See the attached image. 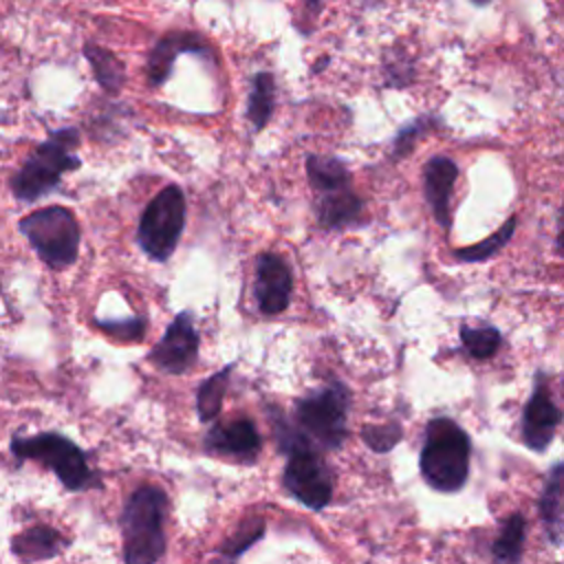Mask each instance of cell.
Masks as SVG:
<instances>
[{"mask_svg":"<svg viewBox=\"0 0 564 564\" xmlns=\"http://www.w3.org/2000/svg\"><path fill=\"white\" fill-rule=\"evenodd\" d=\"M86 62L93 68V77L99 84V88L108 95H119L126 82V66L123 62L108 48L95 44V42H86L82 48Z\"/></svg>","mask_w":564,"mask_h":564,"instance_id":"obj_18","label":"cell"},{"mask_svg":"<svg viewBox=\"0 0 564 564\" xmlns=\"http://www.w3.org/2000/svg\"><path fill=\"white\" fill-rule=\"evenodd\" d=\"M18 229L51 269L59 271L77 260L82 229L73 209L64 205L35 209L20 218Z\"/></svg>","mask_w":564,"mask_h":564,"instance_id":"obj_4","label":"cell"},{"mask_svg":"<svg viewBox=\"0 0 564 564\" xmlns=\"http://www.w3.org/2000/svg\"><path fill=\"white\" fill-rule=\"evenodd\" d=\"M205 449L242 463H253L260 452V434L249 419H236L212 427L205 436Z\"/></svg>","mask_w":564,"mask_h":564,"instance_id":"obj_12","label":"cell"},{"mask_svg":"<svg viewBox=\"0 0 564 564\" xmlns=\"http://www.w3.org/2000/svg\"><path fill=\"white\" fill-rule=\"evenodd\" d=\"M11 452L22 460H37L70 491L97 487V476L88 467L84 452L68 438L55 432H42L29 438H11Z\"/></svg>","mask_w":564,"mask_h":564,"instance_id":"obj_5","label":"cell"},{"mask_svg":"<svg viewBox=\"0 0 564 564\" xmlns=\"http://www.w3.org/2000/svg\"><path fill=\"white\" fill-rule=\"evenodd\" d=\"M469 436L452 419H432L421 449V476L436 491H458L469 476Z\"/></svg>","mask_w":564,"mask_h":564,"instance_id":"obj_3","label":"cell"},{"mask_svg":"<svg viewBox=\"0 0 564 564\" xmlns=\"http://www.w3.org/2000/svg\"><path fill=\"white\" fill-rule=\"evenodd\" d=\"M361 209H364V200L357 194H352L350 187H346V189L322 194V200L317 205V218H319V225L326 229H341L359 223Z\"/></svg>","mask_w":564,"mask_h":564,"instance_id":"obj_17","label":"cell"},{"mask_svg":"<svg viewBox=\"0 0 564 564\" xmlns=\"http://www.w3.org/2000/svg\"><path fill=\"white\" fill-rule=\"evenodd\" d=\"M306 176H308V183L322 194L350 187V174H348L346 165L335 156L308 154L306 156Z\"/></svg>","mask_w":564,"mask_h":564,"instance_id":"obj_19","label":"cell"},{"mask_svg":"<svg viewBox=\"0 0 564 564\" xmlns=\"http://www.w3.org/2000/svg\"><path fill=\"white\" fill-rule=\"evenodd\" d=\"M185 227V194L178 185H165L143 209L137 227V242L154 262H165Z\"/></svg>","mask_w":564,"mask_h":564,"instance_id":"obj_6","label":"cell"},{"mask_svg":"<svg viewBox=\"0 0 564 564\" xmlns=\"http://www.w3.org/2000/svg\"><path fill=\"white\" fill-rule=\"evenodd\" d=\"M207 44L196 35V33H167L163 35L150 51L148 64H145V75L148 84L152 88H159L167 82L172 75L174 62L181 53H196V55H207Z\"/></svg>","mask_w":564,"mask_h":564,"instance_id":"obj_13","label":"cell"},{"mask_svg":"<svg viewBox=\"0 0 564 564\" xmlns=\"http://www.w3.org/2000/svg\"><path fill=\"white\" fill-rule=\"evenodd\" d=\"M167 496L161 487L141 485L121 511L126 564H156L165 553Z\"/></svg>","mask_w":564,"mask_h":564,"instance_id":"obj_2","label":"cell"},{"mask_svg":"<svg viewBox=\"0 0 564 564\" xmlns=\"http://www.w3.org/2000/svg\"><path fill=\"white\" fill-rule=\"evenodd\" d=\"M196 357H198V333L187 311L178 313L170 322L165 335L148 355V359L167 375L187 372L196 364Z\"/></svg>","mask_w":564,"mask_h":564,"instance_id":"obj_9","label":"cell"},{"mask_svg":"<svg viewBox=\"0 0 564 564\" xmlns=\"http://www.w3.org/2000/svg\"><path fill=\"white\" fill-rule=\"evenodd\" d=\"M82 134L75 126L51 130L11 176V192L20 203H35L51 194L66 172L82 167L77 154Z\"/></svg>","mask_w":564,"mask_h":564,"instance_id":"obj_1","label":"cell"},{"mask_svg":"<svg viewBox=\"0 0 564 564\" xmlns=\"http://www.w3.org/2000/svg\"><path fill=\"white\" fill-rule=\"evenodd\" d=\"M286 489L308 509H324L333 498V478L326 463L313 447L289 454L284 467Z\"/></svg>","mask_w":564,"mask_h":564,"instance_id":"obj_8","label":"cell"},{"mask_svg":"<svg viewBox=\"0 0 564 564\" xmlns=\"http://www.w3.org/2000/svg\"><path fill=\"white\" fill-rule=\"evenodd\" d=\"M70 544L68 538H64L57 529L35 524L11 540V551L24 562H35V560H48L59 555L66 546Z\"/></svg>","mask_w":564,"mask_h":564,"instance_id":"obj_15","label":"cell"},{"mask_svg":"<svg viewBox=\"0 0 564 564\" xmlns=\"http://www.w3.org/2000/svg\"><path fill=\"white\" fill-rule=\"evenodd\" d=\"M476 2H489V0H476Z\"/></svg>","mask_w":564,"mask_h":564,"instance_id":"obj_30","label":"cell"},{"mask_svg":"<svg viewBox=\"0 0 564 564\" xmlns=\"http://www.w3.org/2000/svg\"><path fill=\"white\" fill-rule=\"evenodd\" d=\"M101 328L110 335H115L117 339H126V341H137L143 337V322L141 319H130V322H99Z\"/></svg>","mask_w":564,"mask_h":564,"instance_id":"obj_27","label":"cell"},{"mask_svg":"<svg viewBox=\"0 0 564 564\" xmlns=\"http://www.w3.org/2000/svg\"><path fill=\"white\" fill-rule=\"evenodd\" d=\"M306 2H308L313 9H317V4H319V0H306Z\"/></svg>","mask_w":564,"mask_h":564,"instance_id":"obj_29","label":"cell"},{"mask_svg":"<svg viewBox=\"0 0 564 564\" xmlns=\"http://www.w3.org/2000/svg\"><path fill=\"white\" fill-rule=\"evenodd\" d=\"M458 176V165L449 156H432L423 167V189L427 205L441 227H449V196Z\"/></svg>","mask_w":564,"mask_h":564,"instance_id":"obj_14","label":"cell"},{"mask_svg":"<svg viewBox=\"0 0 564 564\" xmlns=\"http://www.w3.org/2000/svg\"><path fill=\"white\" fill-rule=\"evenodd\" d=\"M540 516L553 542H562L564 538V463L555 465L542 487L538 500Z\"/></svg>","mask_w":564,"mask_h":564,"instance_id":"obj_16","label":"cell"},{"mask_svg":"<svg viewBox=\"0 0 564 564\" xmlns=\"http://www.w3.org/2000/svg\"><path fill=\"white\" fill-rule=\"evenodd\" d=\"M460 341L474 359H489L498 352L502 344V335L494 326H480V328L460 326Z\"/></svg>","mask_w":564,"mask_h":564,"instance_id":"obj_24","label":"cell"},{"mask_svg":"<svg viewBox=\"0 0 564 564\" xmlns=\"http://www.w3.org/2000/svg\"><path fill=\"white\" fill-rule=\"evenodd\" d=\"M234 370V364L225 366L223 370L214 372L212 377H207L200 386H198V392H196V412H198V419L200 421H212L218 416L220 408H223V397L227 392V386H229V375Z\"/></svg>","mask_w":564,"mask_h":564,"instance_id":"obj_22","label":"cell"},{"mask_svg":"<svg viewBox=\"0 0 564 564\" xmlns=\"http://www.w3.org/2000/svg\"><path fill=\"white\" fill-rule=\"evenodd\" d=\"M264 533V522L260 518H251L247 522L240 524V529L227 538V542L220 546V553L227 557H238L240 553H245L251 544H256Z\"/></svg>","mask_w":564,"mask_h":564,"instance_id":"obj_25","label":"cell"},{"mask_svg":"<svg viewBox=\"0 0 564 564\" xmlns=\"http://www.w3.org/2000/svg\"><path fill=\"white\" fill-rule=\"evenodd\" d=\"M555 249H557V253L564 258V207L560 209V216H557V236H555Z\"/></svg>","mask_w":564,"mask_h":564,"instance_id":"obj_28","label":"cell"},{"mask_svg":"<svg viewBox=\"0 0 564 564\" xmlns=\"http://www.w3.org/2000/svg\"><path fill=\"white\" fill-rule=\"evenodd\" d=\"M293 275L278 253H260L256 260L253 295L264 315L282 313L291 302Z\"/></svg>","mask_w":564,"mask_h":564,"instance_id":"obj_11","label":"cell"},{"mask_svg":"<svg viewBox=\"0 0 564 564\" xmlns=\"http://www.w3.org/2000/svg\"><path fill=\"white\" fill-rule=\"evenodd\" d=\"M524 533H527V520L520 513H511L502 527L500 533L491 546L496 564H518L524 549Z\"/></svg>","mask_w":564,"mask_h":564,"instance_id":"obj_20","label":"cell"},{"mask_svg":"<svg viewBox=\"0 0 564 564\" xmlns=\"http://www.w3.org/2000/svg\"><path fill=\"white\" fill-rule=\"evenodd\" d=\"M273 99H275V82L269 73H258L251 79V90L247 99V119L253 126V130H262L273 112Z\"/></svg>","mask_w":564,"mask_h":564,"instance_id":"obj_21","label":"cell"},{"mask_svg":"<svg viewBox=\"0 0 564 564\" xmlns=\"http://www.w3.org/2000/svg\"><path fill=\"white\" fill-rule=\"evenodd\" d=\"M513 229H516V216H511L498 231H494L489 238L476 242V245H469V247H463L456 251V258L463 260V262H482V260H489L494 258L507 242L509 238L513 236Z\"/></svg>","mask_w":564,"mask_h":564,"instance_id":"obj_23","label":"cell"},{"mask_svg":"<svg viewBox=\"0 0 564 564\" xmlns=\"http://www.w3.org/2000/svg\"><path fill=\"white\" fill-rule=\"evenodd\" d=\"M560 421H562V412L553 403L544 377L538 375L535 383H533L531 399L527 401L524 414H522V441H524V445L533 452H544L551 445Z\"/></svg>","mask_w":564,"mask_h":564,"instance_id":"obj_10","label":"cell"},{"mask_svg":"<svg viewBox=\"0 0 564 564\" xmlns=\"http://www.w3.org/2000/svg\"><path fill=\"white\" fill-rule=\"evenodd\" d=\"M361 438L368 447L375 452H390L401 441V425L388 423V425H368L361 432Z\"/></svg>","mask_w":564,"mask_h":564,"instance_id":"obj_26","label":"cell"},{"mask_svg":"<svg viewBox=\"0 0 564 564\" xmlns=\"http://www.w3.org/2000/svg\"><path fill=\"white\" fill-rule=\"evenodd\" d=\"M348 394L341 383L324 386L295 403V419L304 434L326 449L341 445L346 436Z\"/></svg>","mask_w":564,"mask_h":564,"instance_id":"obj_7","label":"cell"}]
</instances>
